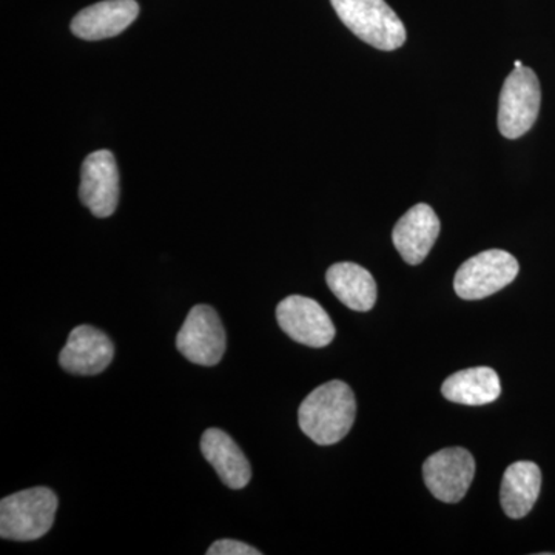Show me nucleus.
Here are the masks:
<instances>
[{"label": "nucleus", "instance_id": "18", "mask_svg": "<svg viewBox=\"0 0 555 555\" xmlns=\"http://www.w3.org/2000/svg\"><path fill=\"white\" fill-rule=\"evenodd\" d=\"M524 67V64H521V61H516V64H514V68H521Z\"/></svg>", "mask_w": 555, "mask_h": 555}, {"label": "nucleus", "instance_id": "7", "mask_svg": "<svg viewBox=\"0 0 555 555\" xmlns=\"http://www.w3.org/2000/svg\"><path fill=\"white\" fill-rule=\"evenodd\" d=\"M474 476L476 460L463 448L441 449L423 465L427 489L444 503H459L469 491Z\"/></svg>", "mask_w": 555, "mask_h": 555}, {"label": "nucleus", "instance_id": "11", "mask_svg": "<svg viewBox=\"0 0 555 555\" xmlns=\"http://www.w3.org/2000/svg\"><path fill=\"white\" fill-rule=\"evenodd\" d=\"M440 230V219L434 208L416 204L397 222L392 232L393 246L408 264H422L436 244Z\"/></svg>", "mask_w": 555, "mask_h": 555}, {"label": "nucleus", "instance_id": "17", "mask_svg": "<svg viewBox=\"0 0 555 555\" xmlns=\"http://www.w3.org/2000/svg\"><path fill=\"white\" fill-rule=\"evenodd\" d=\"M257 547L246 545L238 540L224 539L218 540L208 547L207 555H259Z\"/></svg>", "mask_w": 555, "mask_h": 555}, {"label": "nucleus", "instance_id": "6", "mask_svg": "<svg viewBox=\"0 0 555 555\" xmlns=\"http://www.w3.org/2000/svg\"><path fill=\"white\" fill-rule=\"evenodd\" d=\"M177 347L193 364L217 366L228 347L225 328L217 310L206 305L190 310L179 331Z\"/></svg>", "mask_w": 555, "mask_h": 555}, {"label": "nucleus", "instance_id": "10", "mask_svg": "<svg viewBox=\"0 0 555 555\" xmlns=\"http://www.w3.org/2000/svg\"><path fill=\"white\" fill-rule=\"evenodd\" d=\"M115 346L112 339L93 326H78L68 335L61 350L60 364L73 375L102 374L112 364Z\"/></svg>", "mask_w": 555, "mask_h": 555}, {"label": "nucleus", "instance_id": "15", "mask_svg": "<svg viewBox=\"0 0 555 555\" xmlns=\"http://www.w3.org/2000/svg\"><path fill=\"white\" fill-rule=\"evenodd\" d=\"M542 489V470L532 462H517L507 467L500 488V502L511 518L531 513Z\"/></svg>", "mask_w": 555, "mask_h": 555}, {"label": "nucleus", "instance_id": "14", "mask_svg": "<svg viewBox=\"0 0 555 555\" xmlns=\"http://www.w3.org/2000/svg\"><path fill=\"white\" fill-rule=\"evenodd\" d=\"M327 286L335 295L356 312H369L377 301V283L369 270L356 262H337L326 273Z\"/></svg>", "mask_w": 555, "mask_h": 555}, {"label": "nucleus", "instance_id": "4", "mask_svg": "<svg viewBox=\"0 0 555 555\" xmlns=\"http://www.w3.org/2000/svg\"><path fill=\"white\" fill-rule=\"evenodd\" d=\"M542 90L531 68H514L503 83L499 104V130L507 139L528 133L539 118Z\"/></svg>", "mask_w": 555, "mask_h": 555}, {"label": "nucleus", "instance_id": "1", "mask_svg": "<svg viewBox=\"0 0 555 555\" xmlns=\"http://www.w3.org/2000/svg\"><path fill=\"white\" fill-rule=\"evenodd\" d=\"M357 401L345 382L334 379L317 387L302 401L298 411L302 433L320 447L338 443L352 429Z\"/></svg>", "mask_w": 555, "mask_h": 555}, {"label": "nucleus", "instance_id": "9", "mask_svg": "<svg viewBox=\"0 0 555 555\" xmlns=\"http://www.w3.org/2000/svg\"><path fill=\"white\" fill-rule=\"evenodd\" d=\"M79 198L94 217L108 218L115 214L119 203V171L108 150H98L83 160Z\"/></svg>", "mask_w": 555, "mask_h": 555}, {"label": "nucleus", "instance_id": "5", "mask_svg": "<svg viewBox=\"0 0 555 555\" xmlns=\"http://www.w3.org/2000/svg\"><path fill=\"white\" fill-rule=\"evenodd\" d=\"M518 261L505 250L492 248L467 259L456 270L454 288L460 298L476 301L509 286L518 275Z\"/></svg>", "mask_w": 555, "mask_h": 555}, {"label": "nucleus", "instance_id": "16", "mask_svg": "<svg viewBox=\"0 0 555 555\" xmlns=\"http://www.w3.org/2000/svg\"><path fill=\"white\" fill-rule=\"evenodd\" d=\"M441 392L452 403L483 406L502 393L499 374L491 367H470L444 379Z\"/></svg>", "mask_w": 555, "mask_h": 555}, {"label": "nucleus", "instance_id": "12", "mask_svg": "<svg viewBox=\"0 0 555 555\" xmlns=\"http://www.w3.org/2000/svg\"><path fill=\"white\" fill-rule=\"evenodd\" d=\"M137 0H104L79 11L72 21L73 35L83 40L115 38L137 21Z\"/></svg>", "mask_w": 555, "mask_h": 555}, {"label": "nucleus", "instance_id": "2", "mask_svg": "<svg viewBox=\"0 0 555 555\" xmlns=\"http://www.w3.org/2000/svg\"><path fill=\"white\" fill-rule=\"evenodd\" d=\"M57 496L49 488L25 489L0 502V537L31 542L50 531L56 518Z\"/></svg>", "mask_w": 555, "mask_h": 555}, {"label": "nucleus", "instance_id": "8", "mask_svg": "<svg viewBox=\"0 0 555 555\" xmlns=\"http://www.w3.org/2000/svg\"><path fill=\"white\" fill-rule=\"evenodd\" d=\"M280 327L299 345L326 347L334 341L335 326L331 317L315 299L292 295L278 305Z\"/></svg>", "mask_w": 555, "mask_h": 555}, {"label": "nucleus", "instance_id": "3", "mask_svg": "<svg viewBox=\"0 0 555 555\" xmlns=\"http://www.w3.org/2000/svg\"><path fill=\"white\" fill-rule=\"evenodd\" d=\"M339 20L358 39L382 51L400 49L406 28L385 0H331Z\"/></svg>", "mask_w": 555, "mask_h": 555}, {"label": "nucleus", "instance_id": "13", "mask_svg": "<svg viewBox=\"0 0 555 555\" xmlns=\"http://www.w3.org/2000/svg\"><path fill=\"white\" fill-rule=\"evenodd\" d=\"M201 452L217 470L222 483L230 489L246 488L251 478L250 463L229 434L210 427L201 438Z\"/></svg>", "mask_w": 555, "mask_h": 555}]
</instances>
